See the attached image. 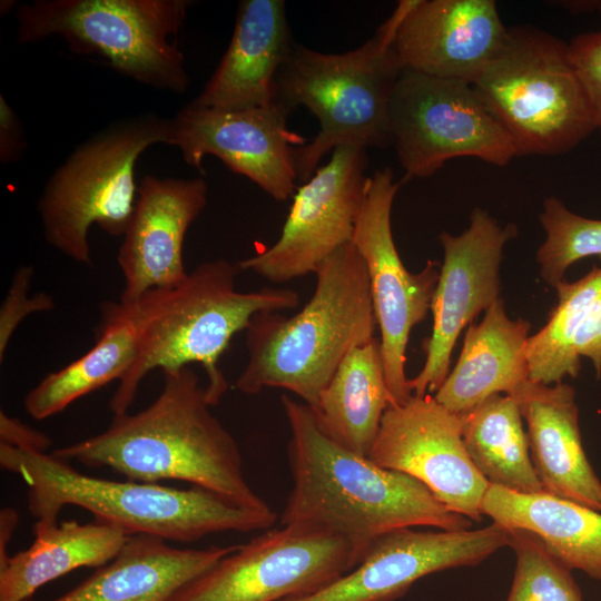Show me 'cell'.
Returning <instances> with one entry per match:
<instances>
[{
	"mask_svg": "<svg viewBox=\"0 0 601 601\" xmlns=\"http://www.w3.org/2000/svg\"><path fill=\"white\" fill-rule=\"evenodd\" d=\"M282 406L290 434L287 459L293 477L282 525L300 524L342 536L362 558L376 538L396 529H471L472 520L450 511L418 480L332 440L307 404L284 394Z\"/></svg>",
	"mask_w": 601,
	"mask_h": 601,
	"instance_id": "6da1fadb",
	"label": "cell"
},
{
	"mask_svg": "<svg viewBox=\"0 0 601 601\" xmlns=\"http://www.w3.org/2000/svg\"><path fill=\"white\" fill-rule=\"evenodd\" d=\"M162 375V390L149 406L114 415L101 433L51 453L131 481L189 482L240 508L274 513L247 482L239 446L211 413L197 374L186 366Z\"/></svg>",
	"mask_w": 601,
	"mask_h": 601,
	"instance_id": "7a4b0ae2",
	"label": "cell"
},
{
	"mask_svg": "<svg viewBox=\"0 0 601 601\" xmlns=\"http://www.w3.org/2000/svg\"><path fill=\"white\" fill-rule=\"evenodd\" d=\"M237 265L218 258L199 264L184 283L154 288L128 304L134 315L136 357L110 400L114 415L128 412L144 377L155 368L176 371L190 364L207 375L206 396L216 405L228 388L219 359L233 336L264 312L295 308L298 294L290 288H235Z\"/></svg>",
	"mask_w": 601,
	"mask_h": 601,
	"instance_id": "3957f363",
	"label": "cell"
},
{
	"mask_svg": "<svg viewBox=\"0 0 601 601\" xmlns=\"http://www.w3.org/2000/svg\"><path fill=\"white\" fill-rule=\"evenodd\" d=\"M315 275L313 296L298 313L264 312L252 318L248 362L236 390L252 395L284 388L314 408L348 352L375 338L368 275L353 243L337 249Z\"/></svg>",
	"mask_w": 601,
	"mask_h": 601,
	"instance_id": "277c9868",
	"label": "cell"
},
{
	"mask_svg": "<svg viewBox=\"0 0 601 601\" xmlns=\"http://www.w3.org/2000/svg\"><path fill=\"white\" fill-rule=\"evenodd\" d=\"M0 465L28 486V509L36 521L58 522L61 510L73 505L129 535L148 534L178 542L220 532L265 530L276 521L275 512L247 510L201 487L184 490L90 476L52 453L2 442Z\"/></svg>",
	"mask_w": 601,
	"mask_h": 601,
	"instance_id": "5b68a950",
	"label": "cell"
},
{
	"mask_svg": "<svg viewBox=\"0 0 601 601\" xmlns=\"http://www.w3.org/2000/svg\"><path fill=\"white\" fill-rule=\"evenodd\" d=\"M410 2L400 1L372 38L347 52L324 53L294 45L276 77L275 100L290 112L304 106L319 121L317 135L294 151L300 183L339 146H391L388 109L403 71L394 40Z\"/></svg>",
	"mask_w": 601,
	"mask_h": 601,
	"instance_id": "8992f818",
	"label": "cell"
},
{
	"mask_svg": "<svg viewBox=\"0 0 601 601\" xmlns=\"http://www.w3.org/2000/svg\"><path fill=\"white\" fill-rule=\"evenodd\" d=\"M473 87L510 136L516 157L563 155L595 130L568 43L539 28H509Z\"/></svg>",
	"mask_w": 601,
	"mask_h": 601,
	"instance_id": "52a82bcc",
	"label": "cell"
},
{
	"mask_svg": "<svg viewBox=\"0 0 601 601\" xmlns=\"http://www.w3.org/2000/svg\"><path fill=\"white\" fill-rule=\"evenodd\" d=\"M188 0H36L17 8V36L33 43L59 36L79 56L99 58L122 76L181 93L189 85L176 40Z\"/></svg>",
	"mask_w": 601,
	"mask_h": 601,
	"instance_id": "ba28073f",
	"label": "cell"
},
{
	"mask_svg": "<svg viewBox=\"0 0 601 601\" xmlns=\"http://www.w3.org/2000/svg\"><path fill=\"white\" fill-rule=\"evenodd\" d=\"M169 136L170 118L144 114L117 121L75 148L38 200L47 243L90 265L88 233L93 224L112 237L124 236L138 195L137 160L151 145H168Z\"/></svg>",
	"mask_w": 601,
	"mask_h": 601,
	"instance_id": "9c48e42d",
	"label": "cell"
},
{
	"mask_svg": "<svg viewBox=\"0 0 601 601\" xmlns=\"http://www.w3.org/2000/svg\"><path fill=\"white\" fill-rule=\"evenodd\" d=\"M388 130L403 180L430 177L454 158L503 167L516 157L473 85L461 80L403 70L390 102Z\"/></svg>",
	"mask_w": 601,
	"mask_h": 601,
	"instance_id": "30bf717a",
	"label": "cell"
},
{
	"mask_svg": "<svg viewBox=\"0 0 601 601\" xmlns=\"http://www.w3.org/2000/svg\"><path fill=\"white\" fill-rule=\"evenodd\" d=\"M356 548L324 530L282 525L253 538L171 601H280L314 593L354 569Z\"/></svg>",
	"mask_w": 601,
	"mask_h": 601,
	"instance_id": "8fae6325",
	"label": "cell"
},
{
	"mask_svg": "<svg viewBox=\"0 0 601 601\" xmlns=\"http://www.w3.org/2000/svg\"><path fill=\"white\" fill-rule=\"evenodd\" d=\"M401 183L391 168L367 178L364 203L356 221L353 245L366 266L390 405H401L413 395L405 375L406 347L412 328L431 308L440 263L428 260L418 273L404 266L391 224L392 206Z\"/></svg>",
	"mask_w": 601,
	"mask_h": 601,
	"instance_id": "7c38bea8",
	"label": "cell"
},
{
	"mask_svg": "<svg viewBox=\"0 0 601 601\" xmlns=\"http://www.w3.org/2000/svg\"><path fill=\"white\" fill-rule=\"evenodd\" d=\"M367 152L339 146L329 160L297 188L278 239L237 267L273 283H286L318 267L352 243L368 176Z\"/></svg>",
	"mask_w": 601,
	"mask_h": 601,
	"instance_id": "4fadbf2b",
	"label": "cell"
},
{
	"mask_svg": "<svg viewBox=\"0 0 601 601\" xmlns=\"http://www.w3.org/2000/svg\"><path fill=\"white\" fill-rule=\"evenodd\" d=\"M290 111L277 101L243 110H216L191 101L170 118L168 145L204 174L210 155L277 201L296 189L295 148L306 138L288 129Z\"/></svg>",
	"mask_w": 601,
	"mask_h": 601,
	"instance_id": "5bb4252c",
	"label": "cell"
},
{
	"mask_svg": "<svg viewBox=\"0 0 601 601\" xmlns=\"http://www.w3.org/2000/svg\"><path fill=\"white\" fill-rule=\"evenodd\" d=\"M367 457L418 480L450 511L482 520L489 482L466 452L460 416L431 394L390 405Z\"/></svg>",
	"mask_w": 601,
	"mask_h": 601,
	"instance_id": "9a60e30c",
	"label": "cell"
},
{
	"mask_svg": "<svg viewBox=\"0 0 601 601\" xmlns=\"http://www.w3.org/2000/svg\"><path fill=\"white\" fill-rule=\"evenodd\" d=\"M515 236L516 226L500 225L482 208L472 211L462 234L441 233L444 255L430 308L432 333L423 342L424 365L408 380L413 395L424 396L441 387L461 331L500 299L502 250Z\"/></svg>",
	"mask_w": 601,
	"mask_h": 601,
	"instance_id": "2e32d148",
	"label": "cell"
},
{
	"mask_svg": "<svg viewBox=\"0 0 601 601\" xmlns=\"http://www.w3.org/2000/svg\"><path fill=\"white\" fill-rule=\"evenodd\" d=\"M511 535L494 522L475 530L396 529L376 538L358 564L331 584L280 601H394L428 574L482 563L509 546Z\"/></svg>",
	"mask_w": 601,
	"mask_h": 601,
	"instance_id": "e0dca14e",
	"label": "cell"
},
{
	"mask_svg": "<svg viewBox=\"0 0 601 601\" xmlns=\"http://www.w3.org/2000/svg\"><path fill=\"white\" fill-rule=\"evenodd\" d=\"M207 194L201 177L144 176L117 255L125 280L121 303H135L150 289L171 288L186 280L184 240L206 207Z\"/></svg>",
	"mask_w": 601,
	"mask_h": 601,
	"instance_id": "ac0fdd59",
	"label": "cell"
},
{
	"mask_svg": "<svg viewBox=\"0 0 601 601\" xmlns=\"http://www.w3.org/2000/svg\"><path fill=\"white\" fill-rule=\"evenodd\" d=\"M506 35L493 0H411L394 49L403 70L473 85Z\"/></svg>",
	"mask_w": 601,
	"mask_h": 601,
	"instance_id": "d6986e66",
	"label": "cell"
},
{
	"mask_svg": "<svg viewBox=\"0 0 601 601\" xmlns=\"http://www.w3.org/2000/svg\"><path fill=\"white\" fill-rule=\"evenodd\" d=\"M294 45L284 0L239 1L229 45L191 102L216 110L275 102L276 77Z\"/></svg>",
	"mask_w": 601,
	"mask_h": 601,
	"instance_id": "ffe728a7",
	"label": "cell"
},
{
	"mask_svg": "<svg viewBox=\"0 0 601 601\" xmlns=\"http://www.w3.org/2000/svg\"><path fill=\"white\" fill-rule=\"evenodd\" d=\"M512 396L526 422L530 455L543 492L601 512V481L583 450L574 388L529 380Z\"/></svg>",
	"mask_w": 601,
	"mask_h": 601,
	"instance_id": "44dd1931",
	"label": "cell"
},
{
	"mask_svg": "<svg viewBox=\"0 0 601 601\" xmlns=\"http://www.w3.org/2000/svg\"><path fill=\"white\" fill-rule=\"evenodd\" d=\"M237 548L179 549L161 538L132 534L110 562L48 601H171Z\"/></svg>",
	"mask_w": 601,
	"mask_h": 601,
	"instance_id": "7402d4cb",
	"label": "cell"
},
{
	"mask_svg": "<svg viewBox=\"0 0 601 601\" xmlns=\"http://www.w3.org/2000/svg\"><path fill=\"white\" fill-rule=\"evenodd\" d=\"M530 328L522 318H509L497 299L479 324L469 326L459 359L434 398L460 415L491 395H512L529 381Z\"/></svg>",
	"mask_w": 601,
	"mask_h": 601,
	"instance_id": "603a6c76",
	"label": "cell"
},
{
	"mask_svg": "<svg viewBox=\"0 0 601 601\" xmlns=\"http://www.w3.org/2000/svg\"><path fill=\"white\" fill-rule=\"evenodd\" d=\"M482 513L509 529L534 533L570 570L601 580V512L546 492L520 493L489 484Z\"/></svg>",
	"mask_w": 601,
	"mask_h": 601,
	"instance_id": "cb8c5ba5",
	"label": "cell"
},
{
	"mask_svg": "<svg viewBox=\"0 0 601 601\" xmlns=\"http://www.w3.org/2000/svg\"><path fill=\"white\" fill-rule=\"evenodd\" d=\"M32 544L0 565V601H28L42 585L73 570L100 568L122 549L129 534L105 521L33 524Z\"/></svg>",
	"mask_w": 601,
	"mask_h": 601,
	"instance_id": "d4e9b609",
	"label": "cell"
},
{
	"mask_svg": "<svg viewBox=\"0 0 601 601\" xmlns=\"http://www.w3.org/2000/svg\"><path fill=\"white\" fill-rule=\"evenodd\" d=\"M558 303L526 345L529 380L543 385L578 377L581 357L601 375V265L580 279L555 287Z\"/></svg>",
	"mask_w": 601,
	"mask_h": 601,
	"instance_id": "484cf974",
	"label": "cell"
},
{
	"mask_svg": "<svg viewBox=\"0 0 601 601\" xmlns=\"http://www.w3.org/2000/svg\"><path fill=\"white\" fill-rule=\"evenodd\" d=\"M388 406L380 341L374 338L348 352L312 410L332 440L367 456Z\"/></svg>",
	"mask_w": 601,
	"mask_h": 601,
	"instance_id": "4316f807",
	"label": "cell"
},
{
	"mask_svg": "<svg viewBox=\"0 0 601 601\" xmlns=\"http://www.w3.org/2000/svg\"><path fill=\"white\" fill-rule=\"evenodd\" d=\"M136 344L130 306L120 300L105 302L96 344L30 390L23 398L26 412L35 420H45L111 381H120L135 361Z\"/></svg>",
	"mask_w": 601,
	"mask_h": 601,
	"instance_id": "83f0119b",
	"label": "cell"
},
{
	"mask_svg": "<svg viewBox=\"0 0 601 601\" xmlns=\"http://www.w3.org/2000/svg\"><path fill=\"white\" fill-rule=\"evenodd\" d=\"M459 416L466 452L489 484L520 493L543 491L512 395H491Z\"/></svg>",
	"mask_w": 601,
	"mask_h": 601,
	"instance_id": "f1b7e54d",
	"label": "cell"
},
{
	"mask_svg": "<svg viewBox=\"0 0 601 601\" xmlns=\"http://www.w3.org/2000/svg\"><path fill=\"white\" fill-rule=\"evenodd\" d=\"M540 221L545 240L536 253L541 277L555 287L565 270L587 257L601 260V219L582 217L569 210L554 196L543 203Z\"/></svg>",
	"mask_w": 601,
	"mask_h": 601,
	"instance_id": "f546056e",
	"label": "cell"
},
{
	"mask_svg": "<svg viewBox=\"0 0 601 601\" xmlns=\"http://www.w3.org/2000/svg\"><path fill=\"white\" fill-rule=\"evenodd\" d=\"M515 568L506 601H583L571 570L532 532L511 529Z\"/></svg>",
	"mask_w": 601,
	"mask_h": 601,
	"instance_id": "4dcf8cb0",
	"label": "cell"
},
{
	"mask_svg": "<svg viewBox=\"0 0 601 601\" xmlns=\"http://www.w3.org/2000/svg\"><path fill=\"white\" fill-rule=\"evenodd\" d=\"M33 268L21 266L13 276L8 295L0 309V359L9 345L18 325L29 315L36 312H45L53 308V299L43 293L28 297L31 285Z\"/></svg>",
	"mask_w": 601,
	"mask_h": 601,
	"instance_id": "1f68e13d",
	"label": "cell"
},
{
	"mask_svg": "<svg viewBox=\"0 0 601 601\" xmlns=\"http://www.w3.org/2000/svg\"><path fill=\"white\" fill-rule=\"evenodd\" d=\"M568 46L571 63L592 109L595 130L601 136V30L579 35Z\"/></svg>",
	"mask_w": 601,
	"mask_h": 601,
	"instance_id": "d6a6232c",
	"label": "cell"
},
{
	"mask_svg": "<svg viewBox=\"0 0 601 601\" xmlns=\"http://www.w3.org/2000/svg\"><path fill=\"white\" fill-rule=\"evenodd\" d=\"M26 149L22 122L3 95H0V160L3 165L18 162Z\"/></svg>",
	"mask_w": 601,
	"mask_h": 601,
	"instance_id": "836d02e7",
	"label": "cell"
},
{
	"mask_svg": "<svg viewBox=\"0 0 601 601\" xmlns=\"http://www.w3.org/2000/svg\"><path fill=\"white\" fill-rule=\"evenodd\" d=\"M0 437L2 443L13 446L47 452L51 440L19 420L0 413Z\"/></svg>",
	"mask_w": 601,
	"mask_h": 601,
	"instance_id": "e575fe53",
	"label": "cell"
},
{
	"mask_svg": "<svg viewBox=\"0 0 601 601\" xmlns=\"http://www.w3.org/2000/svg\"><path fill=\"white\" fill-rule=\"evenodd\" d=\"M18 512L12 508H3L0 512V565L9 558L8 544L18 524Z\"/></svg>",
	"mask_w": 601,
	"mask_h": 601,
	"instance_id": "d590c367",
	"label": "cell"
},
{
	"mask_svg": "<svg viewBox=\"0 0 601 601\" xmlns=\"http://www.w3.org/2000/svg\"><path fill=\"white\" fill-rule=\"evenodd\" d=\"M550 3L571 13H601V0H565L551 1Z\"/></svg>",
	"mask_w": 601,
	"mask_h": 601,
	"instance_id": "8d00e7d4",
	"label": "cell"
},
{
	"mask_svg": "<svg viewBox=\"0 0 601 601\" xmlns=\"http://www.w3.org/2000/svg\"><path fill=\"white\" fill-rule=\"evenodd\" d=\"M14 3L16 2L12 1V0H10V1H8V0L1 1V4H0L1 14H7L9 12V10L14 7Z\"/></svg>",
	"mask_w": 601,
	"mask_h": 601,
	"instance_id": "74e56055",
	"label": "cell"
}]
</instances>
